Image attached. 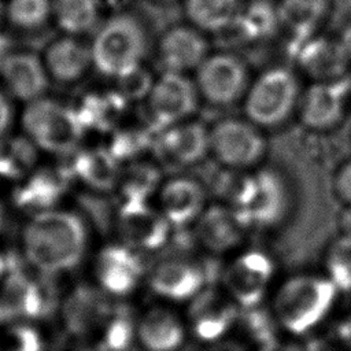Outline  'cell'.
Listing matches in <instances>:
<instances>
[{
  "instance_id": "db71d44e",
  "label": "cell",
  "mask_w": 351,
  "mask_h": 351,
  "mask_svg": "<svg viewBox=\"0 0 351 351\" xmlns=\"http://www.w3.org/2000/svg\"><path fill=\"white\" fill-rule=\"evenodd\" d=\"M1 14H3V8H1V4H0V19H1Z\"/></svg>"
},
{
  "instance_id": "f35d334b",
  "label": "cell",
  "mask_w": 351,
  "mask_h": 351,
  "mask_svg": "<svg viewBox=\"0 0 351 351\" xmlns=\"http://www.w3.org/2000/svg\"><path fill=\"white\" fill-rule=\"evenodd\" d=\"M97 193L96 191L95 193H82L78 197V203L95 228L106 233L112 226L115 228L117 211H112V203L107 197Z\"/></svg>"
},
{
  "instance_id": "4fadbf2b",
  "label": "cell",
  "mask_w": 351,
  "mask_h": 351,
  "mask_svg": "<svg viewBox=\"0 0 351 351\" xmlns=\"http://www.w3.org/2000/svg\"><path fill=\"white\" fill-rule=\"evenodd\" d=\"M274 274V263L261 251L237 255L223 271L226 293L243 308L259 304Z\"/></svg>"
},
{
  "instance_id": "ffe728a7",
  "label": "cell",
  "mask_w": 351,
  "mask_h": 351,
  "mask_svg": "<svg viewBox=\"0 0 351 351\" xmlns=\"http://www.w3.org/2000/svg\"><path fill=\"white\" fill-rule=\"evenodd\" d=\"M206 207V191L193 178L176 177L159 189V210L174 228L195 223Z\"/></svg>"
},
{
  "instance_id": "b9f144b4",
  "label": "cell",
  "mask_w": 351,
  "mask_h": 351,
  "mask_svg": "<svg viewBox=\"0 0 351 351\" xmlns=\"http://www.w3.org/2000/svg\"><path fill=\"white\" fill-rule=\"evenodd\" d=\"M335 191L347 206H351V160L344 163L336 173Z\"/></svg>"
},
{
  "instance_id": "74e56055",
  "label": "cell",
  "mask_w": 351,
  "mask_h": 351,
  "mask_svg": "<svg viewBox=\"0 0 351 351\" xmlns=\"http://www.w3.org/2000/svg\"><path fill=\"white\" fill-rule=\"evenodd\" d=\"M149 144V133L138 128L114 129L108 149L118 162L134 160V158Z\"/></svg>"
},
{
  "instance_id": "ba28073f",
  "label": "cell",
  "mask_w": 351,
  "mask_h": 351,
  "mask_svg": "<svg viewBox=\"0 0 351 351\" xmlns=\"http://www.w3.org/2000/svg\"><path fill=\"white\" fill-rule=\"evenodd\" d=\"M199 92L186 74L163 71L148 95V115L152 129L159 133L188 118L196 111Z\"/></svg>"
},
{
  "instance_id": "d590c367",
  "label": "cell",
  "mask_w": 351,
  "mask_h": 351,
  "mask_svg": "<svg viewBox=\"0 0 351 351\" xmlns=\"http://www.w3.org/2000/svg\"><path fill=\"white\" fill-rule=\"evenodd\" d=\"M5 15L12 26L34 32L52 15V0H10Z\"/></svg>"
},
{
  "instance_id": "9f6ffc18",
  "label": "cell",
  "mask_w": 351,
  "mask_h": 351,
  "mask_svg": "<svg viewBox=\"0 0 351 351\" xmlns=\"http://www.w3.org/2000/svg\"><path fill=\"white\" fill-rule=\"evenodd\" d=\"M350 100H351V95H350Z\"/></svg>"
},
{
  "instance_id": "7a4b0ae2",
  "label": "cell",
  "mask_w": 351,
  "mask_h": 351,
  "mask_svg": "<svg viewBox=\"0 0 351 351\" xmlns=\"http://www.w3.org/2000/svg\"><path fill=\"white\" fill-rule=\"evenodd\" d=\"M228 206L245 229L273 228L288 213V185L277 170L255 169L236 184Z\"/></svg>"
},
{
  "instance_id": "7dc6e473",
  "label": "cell",
  "mask_w": 351,
  "mask_h": 351,
  "mask_svg": "<svg viewBox=\"0 0 351 351\" xmlns=\"http://www.w3.org/2000/svg\"><path fill=\"white\" fill-rule=\"evenodd\" d=\"M339 229L340 234L351 236V206H347L339 217Z\"/></svg>"
},
{
  "instance_id": "7bdbcfd3",
  "label": "cell",
  "mask_w": 351,
  "mask_h": 351,
  "mask_svg": "<svg viewBox=\"0 0 351 351\" xmlns=\"http://www.w3.org/2000/svg\"><path fill=\"white\" fill-rule=\"evenodd\" d=\"M336 335L339 340L351 350V313L337 324Z\"/></svg>"
},
{
  "instance_id": "30bf717a",
  "label": "cell",
  "mask_w": 351,
  "mask_h": 351,
  "mask_svg": "<svg viewBox=\"0 0 351 351\" xmlns=\"http://www.w3.org/2000/svg\"><path fill=\"white\" fill-rule=\"evenodd\" d=\"M111 296L90 285L74 288L63 302L62 315L66 328L77 337L96 341L121 307Z\"/></svg>"
},
{
  "instance_id": "ee69618b",
  "label": "cell",
  "mask_w": 351,
  "mask_h": 351,
  "mask_svg": "<svg viewBox=\"0 0 351 351\" xmlns=\"http://www.w3.org/2000/svg\"><path fill=\"white\" fill-rule=\"evenodd\" d=\"M11 122V107L8 100L0 93V138L4 137Z\"/></svg>"
},
{
  "instance_id": "484cf974",
  "label": "cell",
  "mask_w": 351,
  "mask_h": 351,
  "mask_svg": "<svg viewBox=\"0 0 351 351\" xmlns=\"http://www.w3.org/2000/svg\"><path fill=\"white\" fill-rule=\"evenodd\" d=\"M92 63V49L75 37L53 40L45 52V69L59 82L78 81Z\"/></svg>"
},
{
  "instance_id": "603a6c76",
  "label": "cell",
  "mask_w": 351,
  "mask_h": 351,
  "mask_svg": "<svg viewBox=\"0 0 351 351\" xmlns=\"http://www.w3.org/2000/svg\"><path fill=\"white\" fill-rule=\"evenodd\" d=\"M0 74L8 90L25 101H34L48 88L47 69L37 55L23 51L11 52L4 60Z\"/></svg>"
},
{
  "instance_id": "8992f818",
  "label": "cell",
  "mask_w": 351,
  "mask_h": 351,
  "mask_svg": "<svg viewBox=\"0 0 351 351\" xmlns=\"http://www.w3.org/2000/svg\"><path fill=\"white\" fill-rule=\"evenodd\" d=\"M22 123L37 147L59 155L78 149L85 132L71 107L44 97L29 103Z\"/></svg>"
},
{
  "instance_id": "f5cc1de1",
  "label": "cell",
  "mask_w": 351,
  "mask_h": 351,
  "mask_svg": "<svg viewBox=\"0 0 351 351\" xmlns=\"http://www.w3.org/2000/svg\"><path fill=\"white\" fill-rule=\"evenodd\" d=\"M5 226H7L5 214L3 213V210H1V207H0V237H1V233H4V230H5Z\"/></svg>"
},
{
  "instance_id": "4dcf8cb0",
  "label": "cell",
  "mask_w": 351,
  "mask_h": 351,
  "mask_svg": "<svg viewBox=\"0 0 351 351\" xmlns=\"http://www.w3.org/2000/svg\"><path fill=\"white\" fill-rule=\"evenodd\" d=\"M281 26L277 4L271 0H248L230 26L243 40H266Z\"/></svg>"
},
{
  "instance_id": "ac0fdd59",
  "label": "cell",
  "mask_w": 351,
  "mask_h": 351,
  "mask_svg": "<svg viewBox=\"0 0 351 351\" xmlns=\"http://www.w3.org/2000/svg\"><path fill=\"white\" fill-rule=\"evenodd\" d=\"M100 288L112 296L132 292L144 274V263L136 250L125 244L104 247L95 263Z\"/></svg>"
},
{
  "instance_id": "9c48e42d",
  "label": "cell",
  "mask_w": 351,
  "mask_h": 351,
  "mask_svg": "<svg viewBox=\"0 0 351 351\" xmlns=\"http://www.w3.org/2000/svg\"><path fill=\"white\" fill-rule=\"evenodd\" d=\"M195 85L206 101L229 106L241 99L250 85L247 67L233 53H210L195 71Z\"/></svg>"
},
{
  "instance_id": "836d02e7",
  "label": "cell",
  "mask_w": 351,
  "mask_h": 351,
  "mask_svg": "<svg viewBox=\"0 0 351 351\" xmlns=\"http://www.w3.org/2000/svg\"><path fill=\"white\" fill-rule=\"evenodd\" d=\"M159 181L160 176L155 166L145 162L129 163L125 169H121L117 185L121 203L148 202L151 195L158 189Z\"/></svg>"
},
{
  "instance_id": "cb8c5ba5",
  "label": "cell",
  "mask_w": 351,
  "mask_h": 351,
  "mask_svg": "<svg viewBox=\"0 0 351 351\" xmlns=\"http://www.w3.org/2000/svg\"><path fill=\"white\" fill-rule=\"evenodd\" d=\"M74 178L96 192H108L118 185L121 167L106 147L75 149L67 162Z\"/></svg>"
},
{
  "instance_id": "2e32d148",
  "label": "cell",
  "mask_w": 351,
  "mask_h": 351,
  "mask_svg": "<svg viewBox=\"0 0 351 351\" xmlns=\"http://www.w3.org/2000/svg\"><path fill=\"white\" fill-rule=\"evenodd\" d=\"M156 55L163 71L186 74L196 71L210 52L203 32L192 25H177L160 36Z\"/></svg>"
},
{
  "instance_id": "816d5d0a",
  "label": "cell",
  "mask_w": 351,
  "mask_h": 351,
  "mask_svg": "<svg viewBox=\"0 0 351 351\" xmlns=\"http://www.w3.org/2000/svg\"><path fill=\"white\" fill-rule=\"evenodd\" d=\"M307 351H332L330 347L328 344H325L324 341L321 340H314L308 344V348Z\"/></svg>"
},
{
  "instance_id": "bcb514c9",
  "label": "cell",
  "mask_w": 351,
  "mask_h": 351,
  "mask_svg": "<svg viewBox=\"0 0 351 351\" xmlns=\"http://www.w3.org/2000/svg\"><path fill=\"white\" fill-rule=\"evenodd\" d=\"M14 40L8 34L0 33V69L4 63V60L8 58V55L12 52Z\"/></svg>"
},
{
  "instance_id": "277c9868",
  "label": "cell",
  "mask_w": 351,
  "mask_h": 351,
  "mask_svg": "<svg viewBox=\"0 0 351 351\" xmlns=\"http://www.w3.org/2000/svg\"><path fill=\"white\" fill-rule=\"evenodd\" d=\"M336 295L337 288L328 277L298 274L280 287L274 299L276 318L289 332L306 333L324 319Z\"/></svg>"
},
{
  "instance_id": "8d00e7d4",
  "label": "cell",
  "mask_w": 351,
  "mask_h": 351,
  "mask_svg": "<svg viewBox=\"0 0 351 351\" xmlns=\"http://www.w3.org/2000/svg\"><path fill=\"white\" fill-rule=\"evenodd\" d=\"M0 351H43V340L38 332L21 322H5L0 328Z\"/></svg>"
},
{
  "instance_id": "ab89813d",
  "label": "cell",
  "mask_w": 351,
  "mask_h": 351,
  "mask_svg": "<svg viewBox=\"0 0 351 351\" xmlns=\"http://www.w3.org/2000/svg\"><path fill=\"white\" fill-rule=\"evenodd\" d=\"M243 325L248 336L255 340L261 347H265L276 340V324L273 318L265 311L255 307L245 308ZM259 347V348H261Z\"/></svg>"
},
{
  "instance_id": "3957f363",
  "label": "cell",
  "mask_w": 351,
  "mask_h": 351,
  "mask_svg": "<svg viewBox=\"0 0 351 351\" xmlns=\"http://www.w3.org/2000/svg\"><path fill=\"white\" fill-rule=\"evenodd\" d=\"M90 49L95 67L118 78L141 66L148 51L145 25L136 14H117L99 27Z\"/></svg>"
},
{
  "instance_id": "4316f807",
  "label": "cell",
  "mask_w": 351,
  "mask_h": 351,
  "mask_svg": "<svg viewBox=\"0 0 351 351\" xmlns=\"http://www.w3.org/2000/svg\"><path fill=\"white\" fill-rule=\"evenodd\" d=\"M136 336L147 351H176L182 344L185 332L171 311L152 308L136 325Z\"/></svg>"
},
{
  "instance_id": "e575fe53",
  "label": "cell",
  "mask_w": 351,
  "mask_h": 351,
  "mask_svg": "<svg viewBox=\"0 0 351 351\" xmlns=\"http://www.w3.org/2000/svg\"><path fill=\"white\" fill-rule=\"evenodd\" d=\"M326 277L337 291H351V236L340 234L325 254Z\"/></svg>"
},
{
  "instance_id": "f546056e",
  "label": "cell",
  "mask_w": 351,
  "mask_h": 351,
  "mask_svg": "<svg viewBox=\"0 0 351 351\" xmlns=\"http://www.w3.org/2000/svg\"><path fill=\"white\" fill-rule=\"evenodd\" d=\"M245 0H182L184 14L200 32L218 33L229 29Z\"/></svg>"
},
{
  "instance_id": "5b68a950",
  "label": "cell",
  "mask_w": 351,
  "mask_h": 351,
  "mask_svg": "<svg viewBox=\"0 0 351 351\" xmlns=\"http://www.w3.org/2000/svg\"><path fill=\"white\" fill-rule=\"evenodd\" d=\"M299 82L292 70L276 66L261 73L243 96L245 118L261 129L285 122L300 100Z\"/></svg>"
},
{
  "instance_id": "8fae6325",
  "label": "cell",
  "mask_w": 351,
  "mask_h": 351,
  "mask_svg": "<svg viewBox=\"0 0 351 351\" xmlns=\"http://www.w3.org/2000/svg\"><path fill=\"white\" fill-rule=\"evenodd\" d=\"M49 308L47 285L22 269L19 262L10 267L0 284V321H25L41 317Z\"/></svg>"
},
{
  "instance_id": "6da1fadb",
  "label": "cell",
  "mask_w": 351,
  "mask_h": 351,
  "mask_svg": "<svg viewBox=\"0 0 351 351\" xmlns=\"http://www.w3.org/2000/svg\"><path fill=\"white\" fill-rule=\"evenodd\" d=\"M88 243L85 222L67 211L36 214L23 230V251L29 263L45 274L74 269Z\"/></svg>"
},
{
  "instance_id": "7402d4cb",
  "label": "cell",
  "mask_w": 351,
  "mask_h": 351,
  "mask_svg": "<svg viewBox=\"0 0 351 351\" xmlns=\"http://www.w3.org/2000/svg\"><path fill=\"white\" fill-rule=\"evenodd\" d=\"M195 225L200 245L214 254H225L240 245L245 228L229 206H207Z\"/></svg>"
},
{
  "instance_id": "c3c4849f",
  "label": "cell",
  "mask_w": 351,
  "mask_h": 351,
  "mask_svg": "<svg viewBox=\"0 0 351 351\" xmlns=\"http://www.w3.org/2000/svg\"><path fill=\"white\" fill-rule=\"evenodd\" d=\"M339 43H340L344 53L347 55V58L351 59V22L343 29V32L339 37Z\"/></svg>"
},
{
  "instance_id": "9a60e30c",
  "label": "cell",
  "mask_w": 351,
  "mask_h": 351,
  "mask_svg": "<svg viewBox=\"0 0 351 351\" xmlns=\"http://www.w3.org/2000/svg\"><path fill=\"white\" fill-rule=\"evenodd\" d=\"M74 176L69 165L34 169L12 193L14 204L29 213L51 211L67 193Z\"/></svg>"
},
{
  "instance_id": "60d3db41",
  "label": "cell",
  "mask_w": 351,
  "mask_h": 351,
  "mask_svg": "<svg viewBox=\"0 0 351 351\" xmlns=\"http://www.w3.org/2000/svg\"><path fill=\"white\" fill-rule=\"evenodd\" d=\"M154 82L155 80L148 73V70L138 66L117 78L115 90L122 95L128 101H136L148 97Z\"/></svg>"
},
{
  "instance_id": "52a82bcc",
  "label": "cell",
  "mask_w": 351,
  "mask_h": 351,
  "mask_svg": "<svg viewBox=\"0 0 351 351\" xmlns=\"http://www.w3.org/2000/svg\"><path fill=\"white\" fill-rule=\"evenodd\" d=\"M208 137L210 154L229 169H252L266 152L262 129L247 118L221 119L208 128Z\"/></svg>"
},
{
  "instance_id": "f1b7e54d",
  "label": "cell",
  "mask_w": 351,
  "mask_h": 351,
  "mask_svg": "<svg viewBox=\"0 0 351 351\" xmlns=\"http://www.w3.org/2000/svg\"><path fill=\"white\" fill-rule=\"evenodd\" d=\"M276 4L281 26L300 41L315 34L329 14L332 0H277Z\"/></svg>"
},
{
  "instance_id": "83f0119b",
  "label": "cell",
  "mask_w": 351,
  "mask_h": 351,
  "mask_svg": "<svg viewBox=\"0 0 351 351\" xmlns=\"http://www.w3.org/2000/svg\"><path fill=\"white\" fill-rule=\"evenodd\" d=\"M298 59L308 74L317 77V81L341 77L347 55L344 53L339 40L335 43L310 36L298 41Z\"/></svg>"
},
{
  "instance_id": "11a10c76",
  "label": "cell",
  "mask_w": 351,
  "mask_h": 351,
  "mask_svg": "<svg viewBox=\"0 0 351 351\" xmlns=\"http://www.w3.org/2000/svg\"><path fill=\"white\" fill-rule=\"evenodd\" d=\"M158 1H173V0H158Z\"/></svg>"
},
{
  "instance_id": "d6a6232c",
  "label": "cell",
  "mask_w": 351,
  "mask_h": 351,
  "mask_svg": "<svg viewBox=\"0 0 351 351\" xmlns=\"http://www.w3.org/2000/svg\"><path fill=\"white\" fill-rule=\"evenodd\" d=\"M52 15L69 34H86L99 26V0H52Z\"/></svg>"
},
{
  "instance_id": "d4e9b609",
  "label": "cell",
  "mask_w": 351,
  "mask_h": 351,
  "mask_svg": "<svg viewBox=\"0 0 351 351\" xmlns=\"http://www.w3.org/2000/svg\"><path fill=\"white\" fill-rule=\"evenodd\" d=\"M128 103L117 90L86 92L77 99L75 106L71 108L84 130L110 132L117 129Z\"/></svg>"
},
{
  "instance_id": "44dd1931",
  "label": "cell",
  "mask_w": 351,
  "mask_h": 351,
  "mask_svg": "<svg viewBox=\"0 0 351 351\" xmlns=\"http://www.w3.org/2000/svg\"><path fill=\"white\" fill-rule=\"evenodd\" d=\"M156 134L159 155L174 165H195L210 152L208 128L200 122L184 121Z\"/></svg>"
},
{
  "instance_id": "f907efd6",
  "label": "cell",
  "mask_w": 351,
  "mask_h": 351,
  "mask_svg": "<svg viewBox=\"0 0 351 351\" xmlns=\"http://www.w3.org/2000/svg\"><path fill=\"white\" fill-rule=\"evenodd\" d=\"M18 261L12 256V254L8 252H0V277L4 276V273L12 267Z\"/></svg>"
},
{
  "instance_id": "f6af8a7d",
  "label": "cell",
  "mask_w": 351,
  "mask_h": 351,
  "mask_svg": "<svg viewBox=\"0 0 351 351\" xmlns=\"http://www.w3.org/2000/svg\"><path fill=\"white\" fill-rule=\"evenodd\" d=\"M206 351H247L240 343L232 340H215Z\"/></svg>"
},
{
  "instance_id": "e0dca14e",
  "label": "cell",
  "mask_w": 351,
  "mask_h": 351,
  "mask_svg": "<svg viewBox=\"0 0 351 351\" xmlns=\"http://www.w3.org/2000/svg\"><path fill=\"white\" fill-rule=\"evenodd\" d=\"M207 282V270L197 262L184 258H167L148 273L151 289L170 300H188L200 293Z\"/></svg>"
},
{
  "instance_id": "1f68e13d",
  "label": "cell",
  "mask_w": 351,
  "mask_h": 351,
  "mask_svg": "<svg viewBox=\"0 0 351 351\" xmlns=\"http://www.w3.org/2000/svg\"><path fill=\"white\" fill-rule=\"evenodd\" d=\"M37 145L26 136H4L0 138V176L22 181L34 169Z\"/></svg>"
},
{
  "instance_id": "7c38bea8",
  "label": "cell",
  "mask_w": 351,
  "mask_h": 351,
  "mask_svg": "<svg viewBox=\"0 0 351 351\" xmlns=\"http://www.w3.org/2000/svg\"><path fill=\"white\" fill-rule=\"evenodd\" d=\"M351 95V78L341 75L332 80L314 81L300 96L299 117L311 130H328L343 118Z\"/></svg>"
},
{
  "instance_id": "5bb4252c",
  "label": "cell",
  "mask_w": 351,
  "mask_h": 351,
  "mask_svg": "<svg viewBox=\"0 0 351 351\" xmlns=\"http://www.w3.org/2000/svg\"><path fill=\"white\" fill-rule=\"evenodd\" d=\"M173 226L148 202L119 203L115 217V230L123 244L136 251H154L166 244Z\"/></svg>"
},
{
  "instance_id": "d6986e66",
  "label": "cell",
  "mask_w": 351,
  "mask_h": 351,
  "mask_svg": "<svg viewBox=\"0 0 351 351\" xmlns=\"http://www.w3.org/2000/svg\"><path fill=\"white\" fill-rule=\"evenodd\" d=\"M239 308L226 293L215 289H203L192 299L189 322L193 333L207 341H215L223 336L234 324Z\"/></svg>"
},
{
  "instance_id": "681fc988",
  "label": "cell",
  "mask_w": 351,
  "mask_h": 351,
  "mask_svg": "<svg viewBox=\"0 0 351 351\" xmlns=\"http://www.w3.org/2000/svg\"><path fill=\"white\" fill-rule=\"evenodd\" d=\"M259 351H303L299 347L288 343H280V341H273L265 347H261Z\"/></svg>"
}]
</instances>
